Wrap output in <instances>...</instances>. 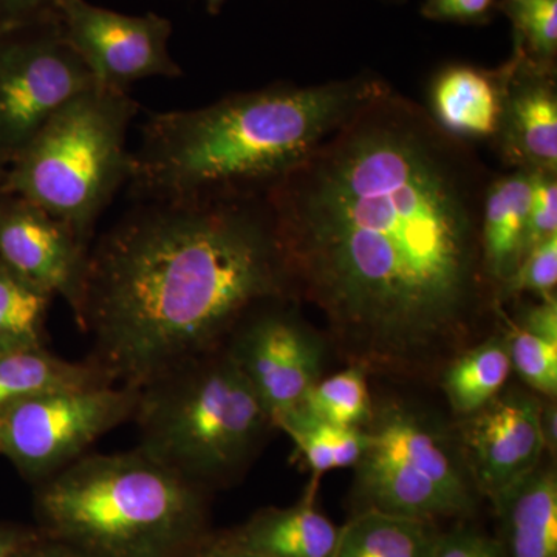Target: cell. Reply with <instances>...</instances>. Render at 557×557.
<instances>
[{
	"mask_svg": "<svg viewBox=\"0 0 557 557\" xmlns=\"http://www.w3.org/2000/svg\"><path fill=\"white\" fill-rule=\"evenodd\" d=\"M490 182L431 113L384 86L263 193L293 299L368 372H428L496 293L480 220Z\"/></svg>",
	"mask_w": 557,
	"mask_h": 557,
	"instance_id": "1",
	"label": "cell"
},
{
	"mask_svg": "<svg viewBox=\"0 0 557 557\" xmlns=\"http://www.w3.org/2000/svg\"><path fill=\"white\" fill-rule=\"evenodd\" d=\"M91 245L78 327L115 384L218 350L259 304L293 299L262 196L137 200Z\"/></svg>",
	"mask_w": 557,
	"mask_h": 557,
	"instance_id": "2",
	"label": "cell"
},
{
	"mask_svg": "<svg viewBox=\"0 0 557 557\" xmlns=\"http://www.w3.org/2000/svg\"><path fill=\"white\" fill-rule=\"evenodd\" d=\"M386 86L375 75L271 86L156 113L132 150L137 200L262 196Z\"/></svg>",
	"mask_w": 557,
	"mask_h": 557,
	"instance_id": "3",
	"label": "cell"
},
{
	"mask_svg": "<svg viewBox=\"0 0 557 557\" xmlns=\"http://www.w3.org/2000/svg\"><path fill=\"white\" fill-rule=\"evenodd\" d=\"M208 496L134 448L84 454L33 486V511L84 557H178L211 533Z\"/></svg>",
	"mask_w": 557,
	"mask_h": 557,
	"instance_id": "4",
	"label": "cell"
},
{
	"mask_svg": "<svg viewBox=\"0 0 557 557\" xmlns=\"http://www.w3.org/2000/svg\"><path fill=\"white\" fill-rule=\"evenodd\" d=\"M131 421L139 450L208 493L236 479L273 429L223 346L139 387Z\"/></svg>",
	"mask_w": 557,
	"mask_h": 557,
	"instance_id": "5",
	"label": "cell"
},
{
	"mask_svg": "<svg viewBox=\"0 0 557 557\" xmlns=\"http://www.w3.org/2000/svg\"><path fill=\"white\" fill-rule=\"evenodd\" d=\"M138 110L129 91L76 95L7 168L2 189L46 209L91 247L102 212L129 182L127 132Z\"/></svg>",
	"mask_w": 557,
	"mask_h": 557,
	"instance_id": "6",
	"label": "cell"
},
{
	"mask_svg": "<svg viewBox=\"0 0 557 557\" xmlns=\"http://www.w3.org/2000/svg\"><path fill=\"white\" fill-rule=\"evenodd\" d=\"M369 448L355 467L354 512L437 523L478 511L479 491L456 432L426 410L391 399L373 406Z\"/></svg>",
	"mask_w": 557,
	"mask_h": 557,
	"instance_id": "7",
	"label": "cell"
},
{
	"mask_svg": "<svg viewBox=\"0 0 557 557\" xmlns=\"http://www.w3.org/2000/svg\"><path fill=\"white\" fill-rule=\"evenodd\" d=\"M137 401L138 388L123 384L62 388L25 399L0 416V456L38 485L131 421Z\"/></svg>",
	"mask_w": 557,
	"mask_h": 557,
	"instance_id": "8",
	"label": "cell"
},
{
	"mask_svg": "<svg viewBox=\"0 0 557 557\" xmlns=\"http://www.w3.org/2000/svg\"><path fill=\"white\" fill-rule=\"evenodd\" d=\"M91 87L60 20L0 32V164L7 170L62 106Z\"/></svg>",
	"mask_w": 557,
	"mask_h": 557,
	"instance_id": "9",
	"label": "cell"
},
{
	"mask_svg": "<svg viewBox=\"0 0 557 557\" xmlns=\"http://www.w3.org/2000/svg\"><path fill=\"white\" fill-rule=\"evenodd\" d=\"M289 299L259 304L240 319L223 347L269 413L271 423L298 408L321 380L325 341L292 309Z\"/></svg>",
	"mask_w": 557,
	"mask_h": 557,
	"instance_id": "10",
	"label": "cell"
},
{
	"mask_svg": "<svg viewBox=\"0 0 557 557\" xmlns=\"http://www.w3.org/2000/svg\"><path fill=\"white\" fill-rule=\"evenodd\" d=\"M60 22L95 87L129 91L138 81L183 75L170 53L172 24L166 17L129 16L87 0H67L61 5Z\"/></svg>",
	"mask_w": 557,
	"mask_h": 557,
	"instance_id": "11",
	"label": "cell"
},
{
	"mask_svg": "<svg viewBox=\"0 0 557 557\" xmlns=\"http://www.w3.org/2000/svg\"><path fill=\"white\" fill-rule=\"evenodd\" d=\"M90 245L33 201L0 189V262L61 298L79 324Z\"/></svg>",
	"mask_w": 557,
	"mask_h": 557,
	"instance_id": "12",
	"label": "cell"
},
{
	"mask_svg": "<svg viewBox=\"0 0 557 557\" xmlns=\"http://www.w3.org/2000/svg\"><path fill=\"white\" fill-rule=\"evenodd\" d=\"M542 397L512 387L463 417L456 435L479 494L491 502L541 465Z\"/></svg>",
	"mask_w": 557,
	"mask_h": 557,
	"instance_id": "13",
	"label": "cell"
},
{
	"mask_svg": "<svg viewBox=\"0 0 557 557\" xmlns=\"http://www.w3.org/2000/svg\"><path fill=\"white\" fill-rule=\"evenodd\" d=\"M504 70V104L496 134L502 157L516 170L557 174L556 67L518 51Z\"/></svg>",
	"mask_w": 557,
	"mask_h": 557,
	"instance_id": "14",
	"label": "cell"
},
{
	"mask_svg": "<svg viewBox=\"0 0 557 557\" xmlns=\"http://www.w3.org/2000/svg\"><path fill=\"white\" fill-rule=\"evenodd\" d=\"M317 486L311 483L292 507L260 509L240 525L212 534L225 547L259 557H333L339 527L314 505Z\"/></svg>",
	"mask_w": 557,
	"mask_h": 557,
	"instance_id": "15",
	"label": "cell"
},
{
	"mask_svg": "<svg viewBox=\"0 0 557 557\" xmlns=\"http://www.w3.org/2000/svg\"><path fill=\"white\" fill-rule=\"evenodd\" d=\"M504 104V70L454 64L435 76L431 116L454 138L496 137Z\"/></svg>",
	"mask_w": 557,
	"mask_h": 557,
	"instance_id": "16",
	"label": "cell"
},
{
	"mask_svg": "<svg viewBox=\"0 0 557 557\" xmlns=\"http://www.w3.org/2000/svg\"><path fill=\"white\" fill-rule=\"evenodd\" d=\"M531 189L533 172L525 170L493 180L486 188L480 220V251L483 273L496 296L523 258Z\"/></svg>",
	"mask_w": 557,
	"mask_h": 557,
	"instance_id": "17",
	"label": "cell"
},
{
	"mask_svg": "<svg viewBox=\"0 0 557 557\" xmlns=\"http://www.w3.org/2000/svg\"><path fill=\"white\" fill-rule=\"evenodd\" d=\"M508 557H557V474L539 465L493 500Z\"/></svg>",
	"mask_w": 557,
	"mask_h": 557,
	"instance_id": "18",
	"label": "cell"
},
{
	"mask_svg": "<svg viewBox=\"0 0 557 557\" xmlns=\"http://www.w3.org/2000/svg\"><path fill=\"white\" fill-rule=\"evenodd\" d=\"M100 384L115 383L89 358L69 361L47 346L0 351V416L38 395Z\"/></svg>",
	"mask_w": 557,
	"mask_h": 557,
	"instance_id": "19",
	"label": "cell"
},
{
	"mask_svg": "<svg viewBox=\"0 0 557 557\" xmlns=\"http://www.w3.org/2000/svg\"><path fill=\"white\" fill-rule=\"evenodd\" d=\"M512 372L542 398L557 395V298L528 304L505 330Z\"/></svg>",
	"mask_w": 557,
	"mask_h": 557,
	"instance_id": "20",
	"label": "cell"
},
{
	"mask_svg": "<svg viewBox=\"0 0 557 557\" xmlns=\"http://www.w3.org/2000/svg\"><path fill=\"white\" fill-rule=\"evenodd\" d=\"M511 372L507 336L500 332L454 355L443 370L442 388L454 413L469 417L504 391Z\"/></svg>",
	"mask_w": 557,
	"mask_h": 557,
	"instance_id": "21",
	"label": "cell"
},
{
	"mask_svg": "<svg viewBox=\"0 0 557 557\" xmlns=\"http://www.w3.org/2000/svg\"><path fill=\"white\" fill-rule=\"evenodd\" d=\"M437 523L380 511L354 512L339 528L333 557H431Z\"/></svg>",
	"mask_w": 557,
	"mask_h": 557,
	"instance_id": "22",
	"label": "cell"
},
{
	"mask_svg": "<svg viewBox=\"0 0 557 557\" xmlns=\"http://www.w3.org/2000/svg\"><path fill=\"white\" fill-rule=\"evenodd\" d=\"M274 428L292 438L296 456L313 474L314 485L325 472L357 467L369 448L366 428L338 426L310 416L299 406L277 418Z\"/></svg>",
	"mask_w": 557,
	"mask_h": 557,
	"instance_id": "23",
	"label": "cell"
},
{
	"mask_svg": "<svg viewBox=\"0 0 557 557\" xmlns=\"http://www.w3.org/2000/svg\"><path fill=\"white\" fill-rule=\"evenodd\" d=\"M53 296L0 262V351L47 346Z\"/></svg>",
	"mask_w": 557,
	"mask_h": 557,
	"instance_id": "24",
	"label": "cell"
},
{
	"mask_svg": "<svg viewBox=\"0 0 557 557\" xmlns=\"http://www.w3.org/2000/svg\"><path fill=\"white\" fill-rule=\"evenodd\" d=\"M368 373L362 366L348 364L335 375L314 383L299 408L338 426L368 428L375 406L370 397Z\"/></svg>",
	"mask_w": 557,
	"mask_h": 557,
	"instance_id": "25",
	"label": "cell"
},
{
	"mask_svg": "<svg viewBox=\"0 0 557 557\" xmlns=\"http://www.w3.org/2000/svg\"><path fill=\"white\" fill-rule=\"evenodd\" d=\"M498 11L512 25L515 51L545 67H556L557 0H500Z\"/></svg>",
	"mask_w": 557,
	"mask_h": 557,
	"instance_id": "26",
	"label": "cell"
},
{
	"mask_svg": "<svg viewBox=\"0 0 557 557\" xmlns=\"http://www.w3.org/2000/svg\"><path fill=\"white\" fill-rule=\"evenodd\" d=\"M557 236L536 245L520 260L518 270L498 288L496 300L534 295L541 299L556 296Z\"/></svg>",
	"mask_w": 557,
	"mask_h": 557,
	"instance_id": "27",
	"label": "cell"
},
{
	"mask_svg": "<svg viewBox=\"0 0 557 557\" xmlns=\"http://www.w3.org/2000/svg\"><path fill=\"white\" fill-rule=\"evenodd\" d=\"M555 236H557V174L556 172H533L523 258L530 249Z\"/></svg>",
	"mask_w": 557,
	"mask_h": 557,
	"instance_id": "28",
	"label": "cell"
},
{
	"mask_svg": "<svg viewBox=\"0 0 557 557\" xmlns=\"http://www.w3.org/2000/svg\"><path fill=\"white\" fill-rule=\"evenodd\" d=\"M431 557H508L504 544L474 527L458 525L440 533Z\"/></svg>",
	"mask_w": 557,
	"mask_h": 557,
	"instance_id": "29",
	"label": "cell"
},
{
	"mask_svg": "<svg viewBox=\"0 0 557 557\" xmlns=\"http://www.w3.org/2000/svg\"><path fill=\"white\" fill-rule=\"evenodd\" d=\"M498 11V0H423L421 14L429 21L485 25Z\"/></svg>",
	"mask_w": 557,
	"mask_h": 557,
	"instance_id": "30",
	"label": "cell"
},
{
	"mask_svg": "<svg viewBox=\"0 0 557 557\" xmlns=\"http://www.w3.org/2000/svg\"><path fill=\"white\" fill-rule=\"evenodd\" d=\"M67 0H0V32L21 25L60 20V9Z\"/></svg>",
	"mask_w": 557,
	"mask_h": 557,
	"instance_id": "31",
	"label": "cell"
},
{
	"mask_svg": "<svg viewBox=\"0 0 557 557\" xmlns=\"http://www.w3.org/2000/svg\"><path fill=\"white\" fill-rule=\"evenodd\" d=\"M38 530V528H36ZM10 557H84L64 542L39 533L21 545Z\"/></svg>",
	"mask_w": 557,
	"mask_h": 557,
	"instance_id": "32",
	"label": "cell"
},
{
	"mask_svg": "<svg viewBox=\"0 0 557 557\" xmlns=\"http://www.w3.org/2000/svg\"><path fill=\"white\" fill-rule=\"evenodd\" d=\"M38 534L36 527L21 523L2 522L0 520V557H10L21 545Z\"/></svg>",
	"mask_w": 557,
	"mask_h": 557,
	"instance_id": "33",
	"label": "cell"
},
{
	"mask_svg": "<svg viewBox=\"0 0 557 557\" xmlns=\"http://www.w3.org/2000/svg\"><path fill=\"white\" fill-rule=\"evenodd\" d=\"M178 557H259L255 555H249V553L239 552V549H234L230 547H225V545L220 544V542L215 541L214 534H208L201 539V541L194 544L193 547L186 549L185 553H182Z\"/></svg>",
	"mask_w": 557,
	"mask_h": 557,
	"instance_id": "34",
	"label": "cell"
},
{
	"mask_svg": "<svg viewBox=\"0 0 557 557\" xmlns=\"http://www.w3.org/2000/svg\"><path fill=\"white\" fill-rule=\"evenodd\" d=\"M541 429L545 450L555 456L557 449V406L556 398L542 399Z\"/></svg>",
	"mask_w": 557,
	"mask_h": 557,
	"instance_id": "35",
	"label": "cell"
},
{
	"mask_svg": "<svg viewBox=\"0 0 557 557\" xmlns=\"http://www.w3.org/2000/svg\"><path fill=\"white\" fill-rule=\"evenodd\" d=\"M203 2L209 13L218 14L220 10H222V7L225 5L226 0H203Z\"/></svg>",
	"mask_w": 557,
	"mask_h": 557,
	"instance_id": "36",
	"label": "cell"
},
{
	"mask_svg": "<svg viewBox=\"0 0 557 557\" xmlns=\"http://www.w3.org/2000/svg\"><path fill=\"white\" fill-rule=\"evenodd\" d=\"M5 168H3L2 164H0V189H2L3 180H5Z\"/></svg>",
	"mask_w": 557,
	"mask_h": 557,
	"instance_id": "37",
	"label": "cell"
},
{
	"mask_svg": "<svg viewBox=\"0 0 557 557\" xmlns=\"http://www.w3.org/2000/svg\"><path fill=\"white\" fill-rule=\"evenodd\" d=\"M386 2H403V0H386Z\"/></svg>",
	"mask_w": 557,
	"mask_h": 557,
	"instance_id": "38",
	"label": "cell"
}]
</instances>
